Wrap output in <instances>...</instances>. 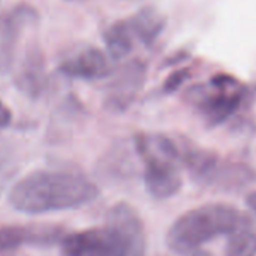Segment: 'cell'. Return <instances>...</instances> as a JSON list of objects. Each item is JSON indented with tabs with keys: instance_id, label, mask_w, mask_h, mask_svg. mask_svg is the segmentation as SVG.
<instances>
[{
	"instance_id": "cell-16",
	"label": "cell",
	"mask_w": 256,
	"mask_h": 256,
	"mask_svg": "<svg viewBox=\"0 0 256 256\" xmlns=\"http://www.w3.org/2000/svg\"><path fill=\"white\" fill-rule=\"evenodd\" d=\"M190 78V70L188 68H182L178 70L175 72H172L163 83V90L166 94H172L175 90H178L187 80Z\"/></svg>"
},
{
	"instance_id": "cell-1",
	"label": "cell",
	"mask_w": 256,
	"mask_h": 256,
	"mask_svg": "<svg viewBox=\"0 0 256 256\" xmlns=\"http://www.w3.org/2000/svg\"><path fill=\"white\" fill-rule=\"evenodd\" d=\"M100 194L84 175L72 170H35L10 192V205L26 214H47L84 206Z\"/></svg>"
},
{
	"instance_id": "cell-11",
	"label": "cell",
	"mask_w": 256,
	"mask_h": 256,
	"mask_svg": "<svg viewBox=\"0 0 256 256\" xmlns=\"http://www.w3.org/2000/svg\"><path fill=\"white\" fill-rule=\"evenodd\" d=\"M64 230L54 226H0V254H10L29 244H54Z\"/></svg>"
},
{
	"instance_id": "cell-7",
	"label": "cell",
	"mask_w": 256,
	"mask_h": 256,
	"mask_svg": "<svg viewBox=\"0 0 256 256\" xmlns=\"http://www.w3.org/2000/svg\"><path fill=\"white\" fill-rule=\"evenodd\" d=\"M38 23V11L30 5H17L0 16V68L12 65L17 46L26 29Z\"/></svg>"
},
{
	"instance_id": "cell-15",
	"label": "cell",
	"mask_w": 256,
	"mask_h": 256,
	"mask_svg": "<svg viewBox=\"0 0 256 256\" xmlns=\"http://www.w3.org/2000/svg\"><path fill=\"white\" fill-rule=\"evenodd\" d=\"M224 256H256V228L246 218L229 236Z\"/></svg>"
},
{
	"instance_id": "cell-12",
	"label": "cell",
	"mask_w": 256,
	"mask_h": 256,
	"mask_svg": "<svg viewBox=\"0 0 256 256\" xmlns=\"http://www.w3.org/2000/svg\"><path fill=\"white\" fill-rule=\"evenodd\" d=\"M254 176V172L248 166L242 163L223 162L217 156L198 182L222 190H240L250 184Z\"/></svg>"
},
{
	"instance_id": "cell-8",
	"label": "cell",
	"mask_w": 256,
	"mask_h": 256,
	"mask_svg": "<svg viewBox=\"0 0 256 256\" xmlns=\"http://www.w3.org/2000/svg\"><path fill=\"white\" fill-rule=\"evenodd\" d=\"M59 71L70 78L92 82L107 77L110 74V64L102 50L83 44L71 50L59 62Z\"/></svg>"
},
{
	"instance_id": "cell-5",
	"label": "cell",
	"mask_w": 256,
	"mask_h": 256,
	"mask_svg": "<svg viewBox=\"0 0 256 256\" xmlns=\"http://www.w3.org/2000/svg\"><path fill=\"white\" fill-rule=\"evenodd\" d=\"M106 226L113 232L110 256H145L146 234L140 214L126 202H118L106 216Z\"/></svg>"
},
{
	"instance_id": "cell-3",
	"label": "cell",
	"mask_w": 256,
	"mask_h": 256,
	"mask_svg": "<svg viewBox=\"0 0 256 256\" xmlns=\"http://www.w3.org/2000/svg\"><path fill=\"white\" fill-rule=\"evenodd\" d=\"M134 145L145 164L144 180L148 193L158 200L175 196L182 187L181 145L169 136L146 133L136 134Z\"/></svg>"
},
{
	"instance_id": "cell-20",
	"label": "cell",
	"mask_w": 256,
	"mask_h": 256,
	"mask_svg": "<svg viewBox=\"0 0 256 256\" xmlns=\"http://www.w3.org/2000/svg\"><path fill=\"white\" fill-rule=\"evenodd\" d=\"M187 256H212L210 252H204V250H196L192 253H187Z\"/></svg>"
},
{
	"instance_id": "cell-6",
	"label": "cell",
	"mask_w": 256,
	"mask_h": 256,
	"mask_svg": "<svg viewBox=\"0 0 256 256\" xmlns=\"http://www.w3.org/2000/svg\"><path fill=\"white\" fill-rule=\"evenodd\" d=\"M146 78V64L140 59L125 64L106 89L104 107L108 112L122 113L139 95Z\"/></svg>"
},
{
	"instance_id": "cell-9",
	"label": "cell",
	"mask_w": 256,
	"mask_h": 256,
	"mask_svg": "<svg viewBox=\"0 0 256 256\" xmlns=\"http://www.w3.org/2000/svg\"><path fill=\"white\" fill-rule=\"evenodd\" d=\"M14 84L30 100H40L44 95L48 86V74L46 56L38 46L29 47L23 56L14 74Z\"/></svg>"
},
{
	"instance_id": "cell-18",
	"label": "cell",
	"mask_w": 256,
	"mask_h": 256,
	"mask_svg": "<svg viewBox=\"0 0 256 256\" xmlns=\"http://www.w3.org/2000/svg\"><path fill=\"white\" fill-rule=\"evenodd\" d=\"M246 202H247V206H248L252 211H254V212H256V192L248 193V194H247V198H246Z\"/></svg>"
},
{
	"instance_id": "cell-4",
	"label": "cell",
	"mask_w": 256,
	"mask_h": 256,
	"mask_svg": "<svg viewBox=\"0 0 256 256\" xmlns=\"http://www.w3.org/2000/svg\"><path fill=\"white\" fill-rule=\"evenodd\" d=\"M186 96L210 125L229 119L241 102V90L236 80L226 74L216 76L208 84L193 86Z\"/></svg>"
},
{
	"instance_id": "cell-2",
	"label": "cell",
	"mask_w": 256,
	"mask_h": 256,
	"mask_svg": "<svg viewBox=\"0 0 256 256\" xmlns=\"http://www.w3.org/2000/svg\"><path fill=\"white\" fill-rule=\"evenodd\" d=\"M246 218L232 205H200L184 212L170 224L166 234V244L170 250L187 254L222 235H230Z\"/></svg>"
},
{
	"instance_id": "cell-21",
	"label": "cell",
	"mask_w": 256,
	"mask_h": 256,
	"mask_svg": "<svg viewBox=\"0 0 256 256\" xmlns=\"http://www.w3.org/2000/svg\"><path fill=\"white\" fill-rule=\"evenodd\" d=\"M71 2H76V0H71Z\"/></svg>"
},
{
	"instance_id": "cell-10",
	"label": "cell",
	"mask_w": 256,
	"mask_h": 256,
	"mask_svg": "<svg viewBox=\"0 0 256 256\" xmlns=\"http://www.w3.org/2000/svg\"><path fill=\"white\" fill-rule=\"evenodd\" d=\"M114 238L108 226L90 228L60 240V250L64 256H110Z\"/></svg>"
},
{
	"instance_id": "cell-19",
	"label": "cell",
	"mask_w": 256,
	"mask_h": 256,
	"mask_svg": "<svg viewBox=\"0 0 256 256\" xmlns=\"http://www.w3.org/2000/svg\"><path fill=\"white\" fill-rule=\"evenodd\" d=\"M5 180H6V176H5V170H4L2 163H0V190H2V187L5 186Z\"/></svg>"
},
{
	"instance_id": "cell-17",
	"label": "cell",
	"mask_w": 256,
	"mask_h": 256,
	"mask_svg": "<svg viewBox=\"0 0 256 256\" xmlns=\"http://www.w3.org/2000/svg\"><path fill=\"white\" fill-rule=\"evenodd\" d=\"M12 120V112L11 108L0 100V132L4 130V128H6Z\"/></svg>"
},
{
	"instance_id": "cell-14",
	"label": "cell",
	"mask_w": 256,
	"mask_h": 256,
	"mask_svg": "<svg viewBox=\"0 0 256 256\" xmlns=\"http://www.w3.org/2000/svg\"><path fill=\"white\" fill-rule=\"evenodd\" d=\"M104 44L112 59L119 60L130 54L134 48L136 40L126 24V20H118L107 26L102 34Z\"/></svg>"
},
{
	"instance_id": "cell-13",
	"label": "cell",
	"mask_w": 256,
	"mask_h": 256,
	"mask_svg": "<svg viewBox=\"0 0 256 256\" xmlns=\"http://www.w3.org/2000/svg\"><path fill=\"white\" fill-rule=\"evenodd\" d=\"M134 40L144 46H152L166 28V16L154 6H145L139 10L130 18H125Z\"/></svg>"
}]
</instances>
